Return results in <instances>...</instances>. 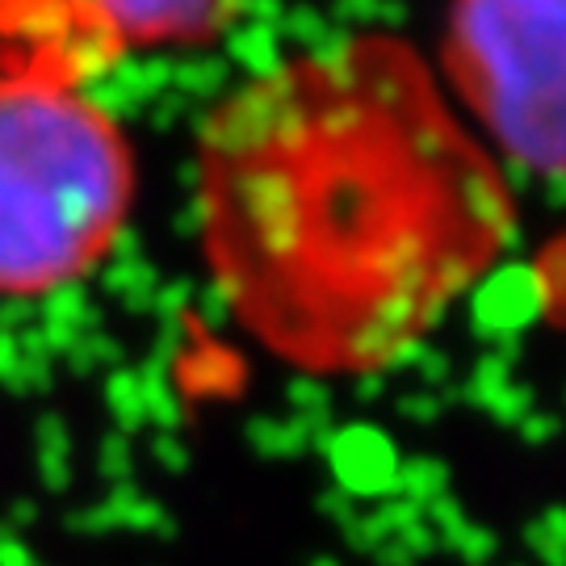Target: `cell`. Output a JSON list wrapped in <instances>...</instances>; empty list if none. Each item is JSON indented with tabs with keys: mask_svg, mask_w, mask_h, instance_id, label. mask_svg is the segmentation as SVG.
<instances>
[{
	"mask_svg": "<svg viewBox=\"0 0 566 566\" xmlns=\"http://www.w3.org/2000/svg\"><path fill=\"white\" fill-rule=\"evenodd\" d=\"M206 240L227 298L298 361L399 353L500 240V181L386 42L285 63L206 139Z\"/></svg>",
	"mask_w": 566,
	"mask_h": 566,
	"instance_id": "1",
	"label": "cell"
},
{
	"mask_svg": "<svg viewBox=\"0 0 566 566\" xmlns=\"http://www.w3.org/2000/svg\"><path fill=\"white\" fill-rule=\"evenodd\" d=\"M135 202L122 126L81 81L0 67V298H42L81 282L114 248Z\"/></svg>",
	"mask_w": 566,
	"mask_h": 566,
	"instance_id": "2",
	"label": "cell"
},
{
	"mask_svg": "<svg viewBox=\"0 0 566 566\" xmlns=\"http://www.w3.org/2000/svg\"><path fill=\"white\" fill-rule=\"evenodd\" d=\"M453 60L507 151L554 168L563 143V0H458Z\"/></svg>",
	"mask_w": 566,
	"mask_h": 566,
	"instance_id": "3",
	"label": "cell"
},
{
	"mask_svg": "<svg viewBox=\"0 0 566 566\" xmlns=\"http://www.w3.org/2000/svg\"><path fill=\"white\" fill-rule=\"evenodd\" d=\"M240 4L243 0H55L46 67L84 81L122 51L210 39Z\"/></svg>",
	"mask_w": 566,
	"mask_h": 566,
	"instance_id": "4",
	"label": "cell"
},
{
	"mask_svg": "<svg viewBox=\"0 0 566 566\" xmlns=\"http://www.w3.org/2000/svg\"><path fill=\"white\" fill-rule=\"evenodd\" d=\"M55 30V0H0V51L4 63L46 67Z\"/></svg>",
	"mask_w": 566,
	"mask_h": 566,
	"instance_id": "5",
	"label": "cell"
}]
</instances>
